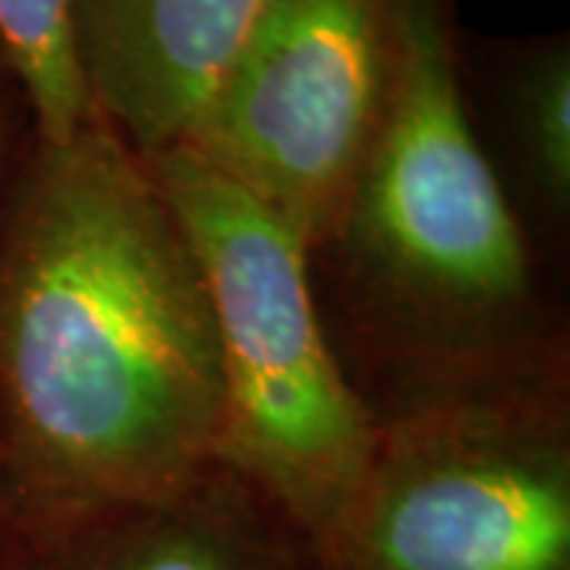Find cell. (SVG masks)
I'll return each mask as SVG.
<instances>
[{
    "instance_id": "cell-1",
    "label": "cell",
    "mask_w": 570,
    "mask_h": 570,
    "mask_svg": "<svg viewBox=\"0 0 570 570\" xmlns=\"http://www.w3.org/2000/svg\"><path fill=\"white\" fill-rule=\"evenodd\" d=\"M223 365L197 254L96 115L0 200V510L22 570L219 463Z\"/></svg>"
},
{
    "instance_id": "cell-2",
    "label": "cell",
    "mask_w": 570,
    "mask_h": 570,
    "mask_svg": "<svg viewBox=\"0 0 570 570\" xmlns=\"http://www.w3.org/2000/svg\"><path fill=\"white\" fill-rule=\"evenodd\" d=\"M333 283L374 415L568 381L530 238L469 121L441 0H406L396 89L336 225L311 254Z\"/></svg>"
},
{
    "instance_id": "cell-3",
    "label": "cell",
    "mask_w": 570,
    "mask_h": 570,
    "mask_svg": "<svg viewBox=\"0 0 570 570\" xmlns=\"http://www.w3.org/2000/svg\"><path fill=\"white\" fill-rule=\"evenodd\" d=\"M197 254L223 365L219 463L305 546L346 501L377 415L333 348L305 242L194 149L146 159Z\"/></svg>"
},
{
    "instance_id": "cell-4",
    "label": "cell",
    "mask_w": 570,
    "mask_h": 570,
    "mask_svg": "<svg viewBox=\"0 0 570 570\" xmlns=\"http://www.w3.org/2000/svg\"><path fill=\"white\" fill-rule=\"evenodd\" d=\"M307 570H570L568 381L377 415Z\"/></svg>"
},
{
    "instance_id": "cell-5",
    "label": "cell",
    "mask_w": 570,
    "mask_h": 570,
    "mask_svg": "<svg viewBox=\"0 0 570 570\" xmlns=\"http://www.w3.org/2000/svg\"><path fill=\"white\" fill-rule=\"evenodd\" d=\"M403 39L406 0H264L187 149L269 206L311 254L381 137Z\"/></svg>"
},
{
    "instance_id": "cell-6",
    "label": "cell",
    "mask_w": 570,
    "mask_h": 570,
    "mask_svg": "<svg viewBox=\"0 0 570 570\" xmlns=\"http://www.w3.org/2000/svg\"><path fill=\"white\" fill-rule=\"evenodd\" d=\"M264 0H77L96 111L137 156L194 140Z\"/></svg>"
},
{
    "instance_id": "cell-7",
    "label": "cell",
    "mask_w": 570,
    "mask_h": 570,
    "mask_svg": "<svg viewBox=\"0 0 570 570\" xmlns=\"http://www.w3.org/2000/svg\"><path fill=\"white\" fill-rule=\"evenodd\" d=\"M39 570H307V546L266 498L216 463Z\"/></svg>"
},
{
    "instance_id": "cell-8",
    "label": "cell",
    "mask_w": 570,
    "mask_h": 570,
    "mask_svg": "<svg viewBox=\"0 0 570 570\" xmlns=\"http://www.w3.org/2000/svg\"><path fill=\"white\" fill-rule=\"evenodd\" d=\"M0 51L36 140H70L99 115L77 55V0H0Z\"/></svg>"
},
{
    "instance_id": "cell-9",
    "label": "cell",
    "mask_w": 570,
    "mask_h": 570,
    "mask_svg": "<svg viewBox=\"0 0 570 570\" xmlns=\"http://www.w3.org/2000/svg\"><path fill=\"white\" fill-rule=\"evenodd\" d=\"M510 149L532 200L551 223L570 213V48L546 39L510 58L504 73Z\"/></svg>"
},
{
    "instance_id": "cell-10",
    "label": "cell",
    "mask_w": 570,
    "mask_h": 570,
    "mask_svg": "<svg viewBox=\"0 0 570 570\" xmlns=\"http://www.w3.org/2000/svg\"><path fill=\"white\" fill-rule=\"evenodd\" d=\"M20 134H17V118H13V108L0 99V200L10 187V178L20 165Z\"/></svg>"
},
{
    "instance_id": "cell-11",
    "label": "cell",
    "mask_w": 570,
    "mask_h": 570,
    "mask_svg": "<svg viewBox=\"0 0 570 570\" xmlns=\"http://www.w3.org/2000/svg\"><path fill=\"white\" fill-rule=\"evenodd\" d=\"M0 570H22L20 549H17V539L10 532L3 510H0Z\"/></svg>"
},
{
    "instance_id": "cell-12",
    "label": "cell",
    "mask_w": 570,
    "mask_h": 570,
    "mask_svg": "<svg viewBox=\"0 0 570 570\" xmlns=\"http://www.w3.org/2000/svg\"><path fill=\"white\" fill-rule=\"evenodd\" d=\"M10 73H7V61H3V51H0V82L7 80Z\"/></svg>"
}]
</instances>
